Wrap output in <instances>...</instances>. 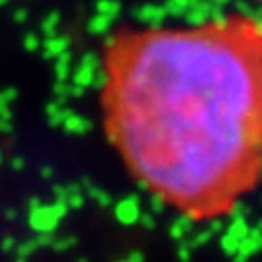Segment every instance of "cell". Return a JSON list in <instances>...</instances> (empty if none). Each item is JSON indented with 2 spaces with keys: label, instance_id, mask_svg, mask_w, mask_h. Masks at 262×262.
<instances>
[{
  "label": "cell",
  "instance_id": "obj_1",
  "mask_svg": "<svg viewBox=\"0 0 262 262\" xmlns=\"http://www.w3.org/2000/svg\"><path fill=\"white\" fill-rule=\"evenodd\" d=\"M103 130L130 177L188 222L233 214L262 183V21L122 28L101 60Z\"/></svg>",
  "mask_w": 262,
  "mask_h": 262
},
{
  "label": "cell",
  "instance_id": "obj_2",
  "mask_svg": "<svg viewBox=\"0 0 262 262\" xmlns=\"http://www.w3.org/2000/svg\"><path fill=\"white\" fill-rule=\"evenodd\" d=\"M251 2H262V0H251Z\"/></svg>",
  "mask_w": 262,
  "mask_h": 262
}]
</instances>
